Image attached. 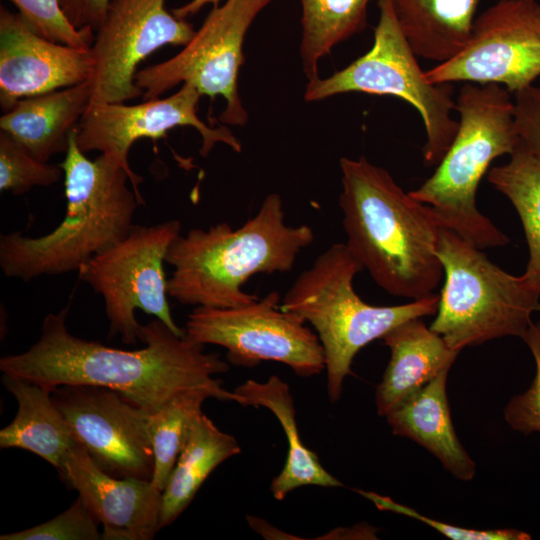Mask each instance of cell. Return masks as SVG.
I'll use <instances>...</instances> for the list:
<instances>
[{
	"mask_svg": "<svg viewBox=\"0 0 540 540\" xmlns=\"http://www.w3.org/2000/svg\"><path fill=\"white\" fill-rule=\"evenodd\" d=\"M69 309L66 305L47 314L34 345L0 359L2 373L51 391L79 384L110 388L150 412L188 389L226 391L214 376L227 372L229 362L206 352L205 345L175 334L161 320L141 326L143 348L124 350L71 334L66 326Z\"/></svg>",
	"mask_w": 540,
	"mask_h": 540,
	"instance_id": "obj_1",
	"label": "cell"
},
{
	"mask_svg": "<svg viewBox=\"0 0 540 540\" xmlns=\"http://www.w3.org/2000/svg\"><path fill=\"white\" fill-rule=\"evenodd\" d=\"M346 245L375 283L396 297L420 299L443 277L440 226L430 208L365 157L339 161Z\"/></svg>",
	"mask_w": 540,
	"mask_h": 540,
	"instance_id": "obj_2",
	"label": "cell"
},
{
	"mask_svg": "<svg viewBox=\"0 0 540 540\" xmlns=\"http://www.w3.org/2000/svg\"><path fill=\"white\" fill-rule=\"evenodd\" d=\"M66 212L60 224L38 237L14 231L0 236V267L5 276L29 282L43 275L78 271L95 255L127 236L142 203L130 177L111 155L85 156L71 134L64 160Z\"/></svg>",
	"mask_w": 540,
	"mask_h": 540,
	"instance_id": "obj_3",
	"label": "cell"
},
{
	"mask_svg": "<svg viewBox=\"0 0 540 540\" xmlns=\"http://www.w3.org/2000/svg\"><path fill=\"white\" fill-rule=\"evenodd\" d=\"M314 241L313 229L285 223L279 194H268L241 227L227 222L193 228L171 243L166 263L174 270L168 296L184 305L238 307L258 300L242 289L253 275L291 271L300 252Z\"/></svg>",
	"mask_w": 540,
	"mask_h": 540,
	"instance_id": "obj_4",
	"label": "cell"
},
{
	"mask_svg": "<svg viewBox=\"0 0 540 540\" xmlns=\"http://www.w3.org/2000/svg\"><path fill=\"white\" fill-rule=\"evenodd\" d=\"M458 128L434 173L410 195L427 205L439 226L479 249L502 247L509 237L476 204L479 184L491 163L519 145L514 101L498 84L466 82L456 99Z\"/></svg>",
	"mask_w": 540,
	"mask_h": 540,
	"instance_id": "obj_5",
	"label": "cell"
},
{
	"mask_svg": "<svg viewBox=\"0 0 540 540\" xmlns=\"http://www.w3.org/2000/svg\"><path fill=\"white\" fill-rule=\"evenodd\" d=\"M362 270L346 243H334L298 275L280 305L315 329L323 348L326 388L332 403L340 399L353 359L363 347L403 322L437 312L439 295L435 293L401 305L366 303L353 287Z\"/></svg>",
	"mask_w": 540,
	"mask_h": 540,
	"instance_id": "obj_6",
	"label": "cell"
},
{
	"mask_svg": "<svg viewBox=\"0 0 540 540\" xmlns=\"http://www.w3.org/2000/svg\"><path fill=\"white\" fill-rule=\"evenodd\" d=\"M437 255L445 280L431 330L459 352L497 338L523 337L540 311V294L522 275L504 271L482 249L441 226Z\"/></svg>",
	"mask_w": 540,
	"mask_h": 540,
	"instance_id": "obj_7",
	"label": "cell"
},
{
	"mask_svg": "<svg viewBox=\"0 0 540 540\" xmlns=\"http://www.w3.org/2000/svg\"><path fill=\"white\" fill-rule=\"evenodd\" d=\"M379 19L368 52L327 78L308 80L304 99L321 101L334 95L360 92L391 95L411 104L426 133L425 166H437L450 147L458 121L452 84L430 82L397 20L391 0H378Z\"/></svg>",
	"mask_w": 540,
	"mask_h": 540,
	"instance_id": "obj_8",
	"label": "cell"
},
{
	"mask_svg": "<svg viewBox=\"0 0 540 540\" xmlns=\"http://www.w3.org/2000/svg\"><path fill=\"white\" fill-rule=\"evenodd\" d=\"M181 228L178 220L152 226L134 224L126 237L79 267V279L104 300L109 336H120L125 344L135 345L142 326L136 320V309L185 336L171 315L164 271L167 251Z\"/></svg>",
	"mask_w": 540,
	"mask_h": 540,
	"instance_id": "obj_9",
	"label": "cell"
},
{
	"mask_svg": "<svg viewBox=\"0 0 540 540\" xmlns=\"http://www.w3.org/2000/svg\"><path fill=\"white\" fill-rule=\"evenodd\" d=\"M274 0H226L213 6L192 39L172 58L138 70L136 85L143 99L159 98L178 84L194 86L211 100L221 96L224 125L244 126L248 120L238 91L244 62L243 43L256 17Z\"/></svg>",
	"mask_w": 540,
	"mask_h": 540,
	"instance_id": "obj_10",
	"label": "cell"
},
{
	"mask_svg": "<svg viewBox=\"0 0 540 540\" xmlns=\"http://www.w3.org/2000/svg\"><path fill=\"white\" fill-rule=\"evenodd\" d=\"M280 305V294L271 291L238 307L196 306L187 317L185 336L195 343L225 348L226 360L236 366L252 368L275 361L300 377L320 374L325 359L317 334Z\"/></svg>",
	"mask_w": 540,
	"mask_h": 540,
	"instance_id": "obj_11",
	"label": "cell"
},
{
	"mask_svg": "<svg viewBox=\"0 0 540 540\" xmlns=\"http://www.w3.org/2000/svg\"><path fill=\"white\" fill-rule=\"evenodd\" d=\"M436 84H498L516 93L540 77V2L499 0L475 19L452 58L425 71Z\"/></svg>",
	"mask_w": 540,
	"mask_h": 540,
	"instance_id": "obj_12",
	"label": "cell"
},
{
	"mask_svg": "<svg viewBox=\"0 0 540 540\" xmlns=\"http://www.w3.org/2000/svg\"><path fill=\"white\" fill-rule=\"evenodd\" d=\"M166 0H110L90 48L92 101L125 103L143 96L138 65L166 45L185 46L195 29L165 8Z\"/></svg>",
	"mask_w": 540,
	"mask_h": 540,
	"instance_id": "obj_13",
	"label": "cell"
},
{
	"mask_svg": "<svg viewBox=\"0 0 540 540\" xmlns=\"http://www.w3.org/2000/svg\"><path fill=\"white\" fill-rule=\"evenodd\" d=\"M201 94L190 84L166 98L144 100L140 104L91 101L75 129L77 146L84 153L100 151L116 158L127 171L132 189L144 204L139 186L143 178L128 161L131 146L140 138L158 140L178 126L195 128L202 139L200 154L206 157L217 143L241 152L239 140L226 125L208 126L198 114Z\"/></svg>",
	"mask_w": 540,
	"mask_h": 540,
	"instance_id": "obj_14",
	"label": "cell"
},
{
	"mask_svg": "<svg viewBox=\"0 0 540 540\" xmlns=\"http://www.w3.org/2000/svg\"><path fill=\"white\" fill-rule=\"evenodd\" d=\"M52 399L92 460L117 478L150 480L154 453L151 413L119 392L94 385H61Z\"/></svg>",
	"mask_w": 540,
	"mask_h": 540,
	"instance_id": "obj_15",
	"label": "cell"
},
{
	"mask_svg": "<svg viewBox=\"0 0 540 540\" xmlns=\"http://www.w3.org/2000/svg\"><path fill=\"white\" fill-rule=\"evenodd\" d=\"M90 49L52 42L19 14L0 7V104L4 112L19 100L91 79Z\"/></svg>",
	"mask_w": 540,
	"mask_h": 540,
	"instance_id": "obj_16",
	"label": "cell"
},
{
	"mask_svg": "<svg viewBox=\"0 0 540 540\" xmlns=\"http://www.w3.org/2000/svg\"><path fill=\"white\" fill-rule=\"evenodd\" d=\"M102 524V540H151L159 530L162 492L150 480L103 471L76 440L59 472Z\"/></svg>",
	"mask_w": 540,
	"mask_h": 540,
	"instance_id": "obj_17",
	"label": "cell"
},
{
	"mask_svg": "<svg viewBox=\"0 0 540 540\" xmlns=\"http://www.w3.org/2000/svg\"><path fill=\"white\" fill-rule=\"evenodd\" d=\"M380 340L390 350L389 363L375 391L377 412L383 417L442 370L451 368L459 354L422 318L401 323Z\"/></svg>",
	"mask_w": 540,
	"mask_h": 540,
	"instance_id": "obj_18",
	"label": "cell"
},
{
	"mask_svg": "<svg viewBox=\"0 0 540 540\" xmlns=\"http://www.w3.org/2000/svg\"><path fill=\"white\" fill-rule=\"evenodd\" d=\"M92 101L90 80L19 100L0 117V129L42 162L66 153L71 134Z\"/></svg>",
	"mask_w": 540,
	"mask_h": 540,
	"instance_id": "obj_19",
	"label": "cell"
},
{
	"mask_svg": "<svg viewBox=\"0 0 540 540\" xmlns=\"http://www.w3.org/2000/svg\"><path fill=\"white\" fill-rule=\"evenodd\" d=\"M449 370H442L385 417L395 435L420 444L455 478L469 481L476 465L460 443L451 420L446 392Z\"/></svg>",
	"mask_w": 540,
	"mask_h": 540,
	"instance_id": "obj_20",
	"label": "cell"
},
{
	"mask_svg": "<svg viewBox=\"0 0 540 540\" xmlns=\"http://www.w3.org/2000/svg\"><path fill=\"white\" fill-rule=\"evenodd\" d=\"M2 383L18 403L12 422L0 431L1 448H20L41 457L58 473L77 440L52 399V391L35 382L3 374Z\"/></svg>",
	"mask_w": 540,
	"mask_h": 540,
	"instance_id": "obj_21",
	"label": "cell"
},
{
	"mask_svg": "<svg viewBox=\"0 0 540 540\" xmlns=\"http://www.w3.org/2000/svg\"><path fill=\"white\" fill-rule=\"evenodd\" d=\"M234 392L239 395L238 404L270 410L284 430L288 443L287 457L270 485L275 499L283 500L291 491L308 485L343 486L322 466L317 454L303 444L297 428L294 399L287 383L276 375L265 382L249 379L237 386Z\"/></svg>",
	"mask_w": 540,
	"mask_h": 540,
	"instance_id": "obj_22",
	"label": "cell"
},
{
	"mask_svg": "<svg viewBox=\"0 0 540 540\" xmlns=\"http://www.w3.org/2000/svg\"><path fill=\"white\" fill-rule=\"evenodd\" d=\"M481 0H391L415 54L442 63L468 42Z\"/></svg>",
	"mask_w": 540,
	"mask_h": 540,
	"instance_id": "obj_23",
	"label": "cell"
},
{
	"mask_svg": "<svg viewBox=\"0 0 540 540\" xmlns=\"http://www.w3.org/2000/svg\"><path fill=\"white\" fill-rule=\"evenodd\" d=\"M240 451L236 438L221 431L202 412L162 491L159 530L180 516L218 465Z\"/></svg>",
	"mask_w": 540,
	"mask_h": 540,
	"instance_id": "obj_24",
	"label": "cell"
},
{
	"mask_svg": "<svg viewBox=\"0 0 540 540\" xmlns=\"http://www.w3.org/2000/svg\"><path fill=\"white\" fill-rule=\"evenodd\" d=\"M487 180L520 217L529 252L522 277L540 294V162L519 143L507 163L489 170Z\"/></svg>",
	"mask_w": 540,
	"mask_h": 540,
	"instance_id": "obj_25",
	"label": "cell"
},
{
	"mask_svg": "<svg viewBox=\"0 0 540 540\" xmlns=\"http://www.w3.org/2000/svg\"><path fill=\"white\" fill-rule=\"evenodd\" d=\"M239 402L234 391L197 387L180 392L151 413L149 431L154 453L151 483L161 492L175 466L206 399Z\"/></svg>",
	"mask_w": 540,
	"mask_h": 540,
	"instance_id": "obj_26",
	"label": "cell"
},
{
	"mask_svg": "<svg viewBox=\"0 0 540 540\" xmlns=\"http://www.w3.org/2000/svg\"><path fill=\"white\" fill-rule=\"evenodd\" d=\"M301 6L300 57L311 80L318 77V63L339 43L366 25L372 0H297Z\"/></svg>",
	"mask_w": 540,
	"mask_h": 540,
	"instance_id": "obj_27",
	"label": "cell"
},
{
	"mask_svg": "<svg viewBox=\"0 0 540 540\" xmlns=\"http://www.w3.org/2000/svg\"><path fill=\"white\" fill-rule=\"evenodd\" d=\"M60 165L42 162L25 150L7 133L0 131V190L14 195L34 186L48 187L60 181Z\"/></svg>",
	"mask_w": 540,
	"mask_h": 540,
	"instance_id": "obj_28",
	"label": "cell"
},
{
	"mask_svg": "<svg viewBox=\"0 0 540 540\" xmlns=\"http://www.w3.org/2000/svg\"><path fill=\"white\" fill-rule=\"evenodd\" d=\"M30 27L42 37L60 44L90 49L95 31L77 29L65 16L59 0H10Z\"/></svg>",
	"mask_w": 540,
	"mask_h": 540,
	"instance_id": "obj_29",
	"label": "cell"
},
{
	"mask_svg": "<svg viewBox=\"0 0 540 540\" xmlns=\"http://www.w3.org/2000/svg\"><path fill=\"white\" fill-rule=\"evenodd\" d=\"M98 521L78 497L64 512L40 525L3 534L1 540H102Z\"/></svg>",
	"mask_w": 540,
	"mask_h": 540,
	"instance_id": "obj_30",
	"label": "cell"
},
{
	"mask_svg": "<svg viewBox=\"0 0 540 540\" xmlns=\"http://www.w3.org/2000/svg\"><path fill=\"white\" fill-rule=\"evenodd\" d=\"M522 339L535 362L534 379L525 392L510 399L503 413L513 430L529 435L540 433V321L532 322Z\"/></svg>",
	"mask_w": 540,
	"mask_h": 540,
	"instance_id": "obj_31",
	"label": "cell"
},
{
	"mask_svg": "<svg viewBox=\"0 0 540 540\" xmlns=\"http://www.w3.org/2000/svg\"><path fill=\"white\" fill-rule=\"evenodd\" d=\"M364 497L371 500L378 509L395 512L402 514L411 518H414L418 521H421L431 528L435 529L439 533L445 535L446 537L453 540H529L531 539L530 534L514 529V528H504V529H493V530H475L462 528L454 526L448 523L437 521L435 519L429 518L425 515L420 514L418 511L407 507L405 505L399 504L393 501L389 497L380 496L376 493L358 491Z\"/></svg>",
	"mask_w": 540,
	"mask_h": 540,
	"instance_id": "obj_32",
	"label": "cell"
},
{
	"mask_svg": "<svg viewBox=\"0 0 540 540\" xmlns=\"http://www.w3.org/2000/svg\"><path fill=\"white\" fill-rule=\"evenodd\" d=\"M514 124L519 143L540 162V87L514 93Z\"/></svg>",
	"mask_w": 540,
	"mask_h": 540,
	"instance_id": "obj_33",
	"label": "cell"
},
{
	"mask_svg": "<svg viewBox=\"0 0 540 540\" xmlns=\"http://www.w3.org/2000/svg\"><path fill=\"white\" fill-rule=\"evenodd\" d=\"M109 1L59 0L65 16L75 28H90L95 32L104 19Z\"/></svg>",
	"mask_w": 540,
	"mask_h": 540,
	"instance_id": "obj_34",
	"label": "cell"
},
{
	"mask_svg": "<svg viewBox=\"0 0 540 540\" xmlns=\"http://www.w3.org/2000/svg\"><path fill=\"white\" fill-rule=\"evenodd\" d=\"M221 0H190L189 2L174 8L171 12L179 19H186L197 14L204 6L211 4L219 5Z\"/></svg>",
	"mask_w": 540,
	"mask_h": 540,
	"instance_id": "obj_35",
	"label": "cell"
}]
</instances>
